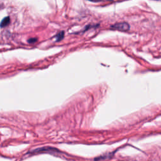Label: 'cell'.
<instances>
[{"mask_svg": "<svg viewBox=\"0 0 161 161\" xmlns=\"http://www.w3.org/2000/svg\"><path fill=\"white\" fill-rule=\"evenodd\" d=\"M64 31H62V32H60V33H58V34L57 35V40H58V41L60 40L64 37Z\"/></svg>", "mask_w": 161, "mask_h": 161, "instance_id": "cell-4", "label": "cell"}, {"mask_svg": "<svg viewBox=\"0 0 161 161\" xmlns=\"http://www.w3.org/2000/svg\"><path fill=\"white\" fill-rule=\"evenodd\" d=\"M55 152H59V150L55 148L50 147H40L36 149H35L31 151L30 153H53Z\"/></svg>", "mask_w": 161, "mask_h": 161, "instance_id": "cell-1", "label": "cell"}, {"mask_svg": "<svg viewBox=\"0 0 161 161\" xmlns=\"http://www.w3.org/2000/svg\"><path fill=\"white\" fill-rule=\"evenodd\" d=\"M36 40H37V39H36V38H35V39L31 38V39H30L28 41H29V42H30V43H33V42H36Z\"/></svg>", "mask_w": 161, "mask_h": 161, "instance_id": "cell-5", "label": "cell"}, {"mask_svg": "<svg viewBox=\"0 0 161 161\" xmlns=\"http://www.w3.org/2000/svg\"><path fill=\"white\" fill-rule=\"evenodd\" d=\"M9 21H10L9 17H6V18H4L2 20L0 26H1V27H4V26H7V25L9 24Z\"/></svg>", "mask_w": 161, "mask_h": 161, "instance_id": "cell-3", "label": "cell"}, {"mask_svg": "<svg viewBox=\"0 0 161 161\" xmlns=\"http://www.w3.org/2000/svg\"><path fill=\"white\" fill-rule=\"evenodd\" d=\"M129 25L127 23H115L111 26V29L119 31H127L129 30Z\"/></svg>", "mask_w": 161, "mask_h": 161, "instance_id": "cell-2", "label": "cell"}]
</instances>
